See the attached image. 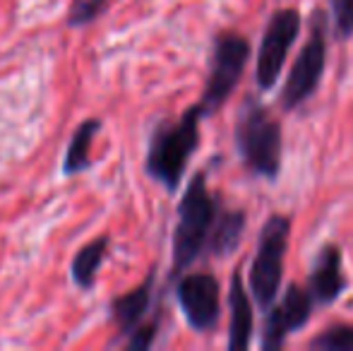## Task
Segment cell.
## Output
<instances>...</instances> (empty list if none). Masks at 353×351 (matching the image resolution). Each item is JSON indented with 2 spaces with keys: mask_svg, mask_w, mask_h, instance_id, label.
Masks as SVG:
<instances>
[{
  "mask_svg": "<svg viewBox=\"0 0 353 351\" xmlns=\"http://www.w3.org/2000/svg\"><path fill=\"white\" fill-rule=\"evenodd\" d=\"M108 245H111V239L108 236H99V239L89 241L87 245L74 253L72 258V279L79 289L89 291L97 281V274H99V267L103 265L108 255Z\"/></svg>",
  "mask_w": 353,
  "mask_h": 351,
  "instance_id": "obj_14",
  "label": "cell"
},
{
  "mask_svg": "<svg viewBox=\"0 0 353 351\" xmlns=\"http://www.w3.org/2000/svg\"><path fill=\"white\" fill-rule=\"evenodd\" d=\"M298 32H301V12L296 8L276 10L270 17L265 34H262L255 70V82L262 92H270L279 82L281 68L286 63L291 46L296 43Z\"/></svg>",
  "mask_w": 353,
  "mask_h": 351,
  "instance_id": "obj_7",
  "label": "cell"
},
{
  "mask_svg": "<svg viewBox=\"0 0 353 351\" xmlns=\"http://www.w3.org/2000/svg\"><path fill=\"white\" fill-rule=\"evenodd\" d=\"M228 308H231V323H228V351H245L252 337V305L248 291L243 286L241 270L233 272L231 289H228Z\"/></svg>",
  "mask_w": 353,
  "mask_h": 351,
  "instance_id": "obj_11",
  "label": "cell"
},
{
  "mask_svg": "<svg viewBox=\"0 0 353 351\" xmlns=\"http://www.w3.org/2000/svg\"><path fill=\"white\" fill-rule=\"evenodd\" d=\"M205 118L200 103L185 108L178 121H161L152 132L144 169L152 181L161 183L168 192L181 185L192 154L200 147V123Z\"/></svg>",
  "mask_w": 353,
  "mask_h": 351,
  "instance_id": "obj_1",
  "label": "cell"
},
{
  "mask_svg": "<svg viewBox=\"0 0 353 351\" xmlns=\"http://www.w3.org/2000/svg\"><path fill=\"white\" fill-rule=\"evenodd\" d=\"M307 349L312 351H353V325L339 323L330 325L327 330H322L317 337H312L307 342Z\"/></svg>",
  "mask_w": 353,
  "mask_h": 351,
  "instance_id": "obj_16",
  "label": "cell"
},
{
  "mask_svg": "<svg viewBox=\"0 0 353 351\" xmlns=\"http://www.w3.org/2000/svg\"><path fill=\"white\" fill-rule=\"evenodd\" d=\"M346 286H349V279L344 272L341 248L332 243L322 245L310 267V274H307V291H310L312 301L320 305H330L336 299H341Z\"/></svg>",
  "mask_w": 353,
  "mask_h": 351,
  "instance_id": "obj_10",
  "label": "cell"
},
{
  "mask_svg": "<svg viewBox=\"0 0 353 351\" xmlns=\"http://www.w3.org/2000/svg\"><path fill=\"white\" fill-rule=\"evenodd\" d=\"M99 130H101V121L89 118V121H84L82 126L72 132V140H70V145H68L65 159H63V174L65 176L82 174V171L92 164L89 152H92L94 135H97Z\"/></svg>",
  "mask_w": 353,
  "mask_h": 351,
  "instance_id": "obj_15",
  "label": "cell"
},
{
  "mask_svg": "<svg viewBox=\"0 0 353 351\" xmlns=\"http://www.w3.org/2000/svg\"><path fill=\"white\" fill-rule=\"evenodd\" d=\"M154 272L147 274V279L140 286H135L132 291H128L125 296H118L111 301V318L116 323L118 332L130 334L135 328H140L142 318L147 315L149 305H152V294H154Z\"/></svg>",
  "mask_w": 353,
  "mask_h": 351,
  "instance_id": "obj_12",
  "label": "cell"
},
{
  "mask_svg": "<svg viewBox=\"0 0 353 351\" xmlns=\"http://www.w3.org/2000/svg\"><path fill=\"white\" fill-rule=\"evenodd\" d=\"M178 305L195 332H214L221 318V286L210 272H195L178 279Z\"/></svg>",
  "mask_w": 353,
  "mask_h": 351,
  "instance_id": "obj_8",
  "label": "cell"
},
{
  "mask_svg": "<svg viewBox=\"0 0 353 351\" xmlns=\"http://www.w3.org/2000/svg\"><path fill=\"white\" fill-rule=\"evenodd\" d=\"M312 305H315V301H312L310 291L301 289L298 284H288L281 303L267 313L260 347L265 351L281 349L286 344L288 334L298 332L307 325L312 315Z\"/></svg>",
  "mask_w": 353,
  "mask_h": 351,
  "instance_id": "obj_9",
  "label": "cell"
},
{
  "mask_svg": "<svg viewBox=\"0 0 353 351\" xmlns=\"http://www.w3.org/2000/svg\"><path fill=\"white\" fill-rule=\"evenodd\" d=\"M154 337H157V323L140 325V328H135L130 334H128L125 347L130 351H144L154 344Z\"/></svg>",
  "mask_w": 353,
  "mask_h": 351,
  "instance_id": "obj_19",
  "label": "cell"
},
{
  "mask_svg": "<svg viewBox=\"0 0 353 351\" xmlns=\"http://www.w3.org/2000/svg\"><path fill=\"white\" fill-rule=\"evenodd\" d=\"M288 236H291V219L286 214H272L260 231L250 267V291L260 308H270L279 294Z\"/></svg>",
  "mask_w": 353,
  "mask_h": 351,
  "instance_id": "obj_6",
  "label": "cell"
},
{
  "mask_svg": "<svg viewBox=\"0 0 353 351\" xmlns=\"http://www.w3.org/2000/svg\"><path fill=\"white\" fill-rule=\"evenodd\" d=\"M334 12V37L351 39L353 37V0H332Z\"/></svg>",
  "mask_w": 353,
  "mask_h": 351,
  "instance_id": "obj_18",
  "label": "cell"
},
{
  "mask_svg": "<svg viewBox=\"0 0 353 351\" xmlns=\"http://www.w3.org/2000/svg\"><path fill=\"white\" fill-rule=\"evenodd\" d=\"M250 61V41L238 32H221L214 37L210 75L205 82L200 106L205 116L216 113L228 101L241 82L245 66Z\"/></svg>",
  "mask_w": 353,
  "mask_h": 351,
  "instance_id": "obj_5",
  "label": "cell"
},
{
  "mask_svg": "<svg viewBox=\"0 0 353 351\" xmlns=\"http://www.w3.org/2000/svg\"><path fill=\"white\" fill-rule=\"evenodd\" d=\"M281 123L272 116L270 108L257 101L255 97H248L238 113L236 147L241 161L250 174L267 178V181H276L281 171Z\"/></svg>",
  "mask_w": 353,
  "mask_h": 351,
  "instance_id": "obj_3",
  "label": "cell"
},
{
  "mask_svg": "<svg viewBox=\"0 0 353 351\" xmlns=\"http://www.w3.org/2000/svg\"><path fill=\"white\" fill-rule=\"evenodd\" d=\"M223 207L221 197L210 192L207 174L197 171L188 183L185 195L178 202V224L173 231V267L171 277H181L192 263L207 253V243L216 221L219 210Z\"/></svg>",
  "mask_w": 353,
  "mask_h": 351,
  "instance_id": "obj_2",
  "label": "cell"
},
{
  "mask_svg": "<svg viewBox=\"0 0 353 351\" xmlns=\"http://www.w3.org/2000/svg\"><path fill=\"white\" fill-rule=\"evenodd\" d=\"M248 217L243 210H228L226 205L219 210L216 221H214V229L210 236V243H207V253L214 258H228L238 250L245 234Z\"/></svg>",
  "mask_w": 353,
  "mask_h": 351,
  "instance_id": "obj_13",
  "label": "cell"
},
{
  "mask_svg": "<svg viewBox=\"0 0 353 351\" xmlns=\"http://www.w3.org/2000/svg\"><path fill=\"white\" fill-rule=\"evenodd\" d=\"M111 0H72L70 12H68V24L70 27H87L94 19H99V14L106 12Z\"/></svg>",
  "mask_w": 353,
  "mask_h": 351,
  "instance_id": "obj_17",
  "label": "cell"
},
{
  "mask_svg": "<svg viewBox=\"0 0 353 351\" xmlns=\"http://www.w3.org/2000/svg\"><path fill=\"white\" fill-rule=\"evenodd\" d=\"M327 66V12L325 10H312L310 14V34H307L305 46L301 48L291 72L286 77L279 94V103L283 111H296L298 106L307 101L317 92L325 75Z\"/></svg>",
  "mask_w": 353,
  "mask_h": 351,
  "instance_id": "obj_4",
  "label": "cell"
}]
</instances>
